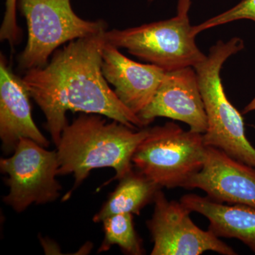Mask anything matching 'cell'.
Masks as SVG:
<instances>
[{
    "instance_id": "1",
    "label": "cell",
    "mask_w": 255,
    "mask_h": 255,
    "mask_svg": "<svg viewBox=\"0 0 255 255\" xmlns=\"http://www.w3.org/2000/svg\"><path fill=\"white\" fill-rule=\"evenodd\" d=\"M106 31L70 41L46 66L27 70L22 78L44 114L55 146L68 124L69 111L99 114L137 130L145 127L119 100L102 73Z\"/></svg>"
},
{
    "instance_id": "9",
    "label": "cell",
    "mask_w": 255,
    "mask_h": 255,
    "mask_svg": "<svg viewBox=\"0 0 255 255\" xmlns=\"http://www.w3.org/2000/svg\"><path fill=\"white\" fill-rule=\"evenodd\" d=\"M137 117L145 127L156 118L165 117L187 124L192 131L205 133L207 116L194 68L166 72L153 98Z\"/></svg>"
},
{
    "instance_id": "17",
    "label": "cell",
    "mask_w": 255,
    "mask_h": 255,
    "mask_svg": "<svg viewBox=\"0 0 255 255\" xmlns=\"http://www.w3.org/2000/svg\"><path fill=\"white\" fill-rule=\"evenodd\" d=\"M18 0H6V10L0 28V39L7 41L11 46L17 44L21 29L16 22V5Z\"/></svg>"
},
{
    "instance_id": "2",
    "label": "cell",
    "mask_w": 255,
    "mask_h": 255,
    "mask_svg": "<svg viewBox=\"0 0 255 255\" xmlns=\"http://www.w3.org/2000/svg\"><path fill=\"white\" fill-rule=\"evenodd\" d=\"M149 131L150 128L137 130L117 121L108 123L95 114L83 113L68 124L56 146L58 175L73 174L75 183L63 201L68 200L93 169L111 167L115 171V176L103 186L130 172L132 155Z\"/></svg>"
},
{
    "instance_id": "3",
    "label": "cell",
    "mask_w": 255,
    "mask_h": 255,
    "mask_svg": "<svg viewBox=\"0 0 255 255\" xmlns=\"http://www.w3.org/2000/svg\"><path fill=\"white\" fill-rule=\"evenodd\" d=\"M244 46V41L238 37L219 41L194 68L207 116L204 144L255 168V148L246 137L243 116L228 100L221 78L223 64Z\"/></svg>"
},
{
    "instance_id": "11",
    "label": "cell",
    "mask_w": 255,
    "mask_h": 255,
    "mask_svg": "<svg viewBox=\"0 0 255 255\" xmlns=\"http://www.w3.org/2000/svg\"><path fill=\"white\" fill-rule=\"evenodd\" d=\"M27 87L8 65L4 55L0 58V138L5 155L14 152L22 138L34 140L43 147L50 142L43 135L32 117Z\"/></svg>"
},
{
    "instance_id": "5",
    "label": "cell",
    "mask_w": 255,
    "mask_h": 255,
    "mask_svg": "<svg viewBox=\"0 0 255 255\" xmlns=\"http://www.w3.org/2000/svg\"><path fill=\"white\" fill-rule=\"evenodd\" d=\"M206 147L203 134L174 122L150 128L134 152L133 167L162 188H184L201 170Z\"/></svg>"
},
{
    "instance_id": "10",
    "label": "cell",
    "mask_w": 255,
    "mask_h": 255,
    "mask_svg": "<svg viewBox=\"0 0 255 255\" xmlns=\"http://www.w3.org/2000/svg\"><path fill=\"white\" fill-rule=\"evenodd\" d=\"M184 189L204 191L216 202L255 206V168L207 146L202 168Z\"/></svg>"
},
{
    "instance_id": "12",
    "label": "cell",
    "mask_w": 255,
    "mask_h": 255,
    "mask_svg": "<svg viewBox=\"0 0 255 255\" xmlns=\"http://www.w3.org/2000/svg\"><path fill=\"white\" fill-rule=\"evenodd\" d=\"M102 73L115 88L114 92L133 113L138 114L150 103L166 71L153 64L129 59L119 48L106 43L102 50Z\"/></svg>"
},
{
    "instance_id": "14",
    "label": "cell",
    "mask_w": 255,
    "mask_h": 255,
    "mask_svg": "<svg viewBox=\"0 0 255 255\" xmlns=\"http://www.w3.org/2000/svg\"><path fill=\"white\" fill-rule=\"evenodd\" d=\"M119 181L115 190L94 216V222H102L115 214L138 216L146 206L154 203L157 192L162 189L135 167Z\"/></svg>"
},
{
    "instance_id": "7",
    "label": "cell",
    "mask_w": 255,
    "mask_h": 255,
    "mask_svg": "<svg viewBox=\"0 0 255 255\" xmlns=\"http://www.w3.org/2000/svg\"><path fill=\"white\" fill-rule=\"evenodd\" d=\"M58 168L57 150H47L34 140L21 139L12 155L0 159V170L7 175L5 183L9 189L3 201L21 213L31 204L56 200L62 189L55 179Z\"/></svg>"
},
{
    "instance_id": "13",
    "label": "cell",
    "mask_w": 255,
    "mask_h": 255,
    "mask_svg": "<svg viewBox=\"0 0 255 255\" xmlns=\"http://www.w3.org/2000/svg\"><path fill=\"white\" fill-rule=\"evenodd\" d=\"M181 202L191 212L202 215L216 237L236 238L255 254V206L216 202L207 196L188 194Z\"/></svg>"
},
{
    "instance_id": "4",
    "label": "cell",
    "mask_w": 255,
    "mask_h": 255,
    "mask_svg": "<svg viewBox=\"0 0 255 255\" xmlns=\"http://www.w3.org/2000/svg\"><path fill=\"white\" fill-rule=\"evenodd\" d=\"M190 0H179L177 16L127 29L106 31L105 42L166 72L193 67L206 58L189 23Z\"/></svg>"
},
{
    "instance_id": "8",
    "label": "cell",
    "mask_w": 255,
    "mask_h": 255,
    "mask_svg": "<svg viewBox=\"0 0 255 255\" xmlns=\"http://www.w3.org/2000/svg\"><path fill=\"white\" fill-rule=\"evenodd\" d=\"M152 217L146 222L153 248L152 255H199L207 251L236 255L231 247L211 231H204L193 222L191 211L180 201H169L162 189L154 201Z\"/></svg>"
},
{
    "instance_id": "15",
    "label": "cell",
    "mask_w": 255,
    "mask_h": 255,
    "mask_svg": "<svg viewBox=\"0 0 255 255\" xmlns=\"http://www.w3.org/2000/svg\"><path fill=\"white\" fill-rule=\"evenodd\" d=\"M105 238L99 253L109 251L117 246L127 255L144 254L142 241L137 235L133 223V214H119L106 218L103 221Z\"/></svg>"
},
{
    "instance_id": "6",
    "label": "cell",
    "mask_w": 255,
    "mask_h": 255,
    "mask_svg": "<svg viewBox=\"0 0 255 255\" xmlns=\"http://www.w3.org/2000/svg\"><path fill=\"white\" fill-rule=\"evenodd\" d=\"M28 28L26 46L18 58L21 70L43 68L58 47L107 30L103 20L91 21L75 14L70 0H18Z\"/></svg>"
},
{
    "instance_id": "18",
    "label": "cell",
    "mask_w": 255,
    "mask_h": 255,
    "mask_svg": "<svg viewBox=\"0 0 255 255\" xmlns=\"http://www.w3.org/2000/svg\"><path fill=\"white\" fill-rule=\"evenodd\" d=\"M254 111H255V97L253 98V100L245 107L244 110H243V114H248L250 113V112H254Z\"/></svg>"
},
{
    "instance_id": "16",
    "label": "cell",
    "mask_w": 255,
    "mask_h": 255,
    "mask_svg": "<svg viewBox=\"0 0 255 255\" xmlns=\"http://www.w3.org/2000/svg\"><path fill=\"white\" fill-rule=\"evenodd\" d=\"M241 19L251 20L255 22V0H243L239 4L222 14L193 26V31L196 36L200 32L209 28Z\"/></svg>"
}]
</instances>
